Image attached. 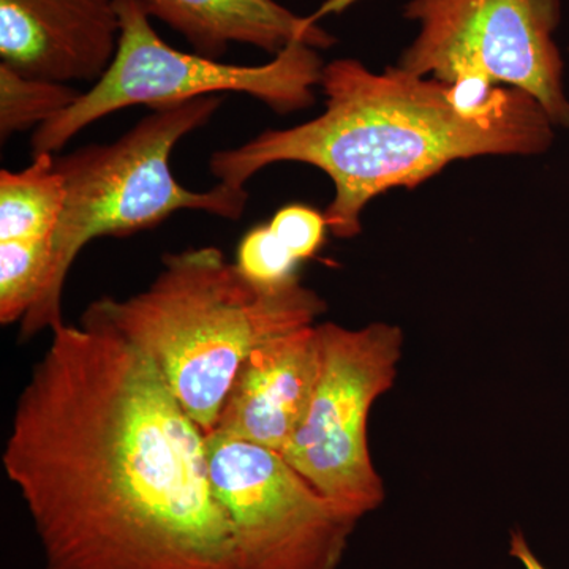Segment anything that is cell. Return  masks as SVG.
I'll list each match as a JSON object with an SVG mask.
<instances>
[{"mask_svg":"<svg viewBox=\"0 0 569 569\" xmlns=\"http://www.w3.org/2000/svg\"><path fill=\"white\" fill-rule=\"evenodd\" d=\"M209 475L236 569H339L362 516L313 488L280 452L211 432Z\"/></svg>","mask_w":569,"mask_h":569,"instance_id":"cell-8","label":"cell"},{"mask_svg":"<svg viewBox=\"0 0 569 569\" xmlns=\"http://www.w3.org/2000/svg\"><path fill=\"white\" fill-rule=\"evenodd\" d=\"M116 7L121 33L111 66L77 102L33 132L32 157L61 151L92 122L138 104L160 110L236 92L288 114L316 102L325 63L309 44H290L263 66H234L164 43L137 0H116Z\"/></svg>","mask_w":569,"mask_h":569,"instance_id":"cell-5","label":"cell"},{"mask_svg":"<svg viewBox=\"0 0 569 569\" xmlns=\"http://www.w3.org/2000/svg\"><path fill=\"white\" fill-rule=\"evenodd\" d=\"M299 261L284 249L269 224H258L247 231L236 253L239 271L263 287H279L298 279Z\"/></svg>","mask_w":569,"mask_h":569,"instance_id":"cell-14","label":"cell"},{"mask_svg":"<svg viewBox=\"0 0 569 569\" xmlns=\"http://www.w3.org/2000/svg\"><path fill=\"white\" fill-rule=\"evenodd\" d=\"M66 201L54 153L33 156L21 171H0V242H52Z\"/></svg>","mask_w":569,"mask_h":569,"instance_id":"cell-12","label":"cell"},{"mask_svg":"<svg viewBox=\"0 0 569 569\" xmlns=\"http://www.w3.org/2000/svg\"><path fill=\"white\" fill-rule=\"evenodd\" d=\"M142 10L170 26L197 54L219 59L231 43L250 44L277 56L293 43L326 50L336 37L310 18L276 0H137Z\"/></svg>","mask_w":569,"mask_h":569,"instance_id":"cell-11","label":"cell"},{"mask_svg":"<svg viewBox=\"0 0 569 569\" xmlns=\"http://www.w3.org/2000/svg\"><path fill=\"white\" fill-rule=\"evenodd\" d=\"M320 366L316 325L258 347L238 370L212 432L282 452L305 421Z\"/></svg>","mask_w":569,"mask_h":569,"instance_id":"cell-10","label":"cell"},{"mask_svg":"<svg viewBox=\"0 0 569 569\" xmlns=\"http://www.w3.org/2000/svg\"><path fill=\"white\" fill-rule=\"evenodd\" d=\"M321 366L305 421L280 455L323 496L359 516L381 507L383 479L370 458L367 422L395 385L402 359L399 326L317 325Z\"/></svg>","mask_w":569,"mask_h":569,"instance_id":"cell-6","label":"cell"},{"mask_svg":"<svg viewBox=\"0 0 569 569\" xmlns=\"http://www.w3.org/2000/svg\"><path fill=\"white\" fill-rule=\"evenodd\" d=\"M509 556L518 560L523 569H548L538 559L537 553L530 548L526 535L520 530L512 531L511 537H509Z\"/></svg>","mask_w":569,"mask_h":569,"instance_id":"cell-16","label":"cell"},{"mask_svg":"<svg viewBox=\"0 0 569 569\" xmlns=\"http://www.w3.org/2000/svg\"><path fill=\"white\" fill-rule=\"evenodd\" d=\"M119 33L116 0H0V63L24 77L93 84Z\"/></svg>","mask_w":569,"mask_h":569,"instance_id":"cell-9","label":"cell"},{"mask_svg":"<svg viewBox=\"0 0 569 569\" xmlns=\"http://www.w3.org/2000/svg\"><path fill=\"white\" fill-rule=\"evenodd\" d=\"M82 92L67 82L24 77L0 63V138L39 129L67 110Z\"/></svg>","mask_w":569,"mask_h":569,"instance_id":"cell-13","label":"cell"},{"mask_svg":"<svg viewBox=\"0 0 569 569\" xmlns=\"http://www.w3.org/2000/svg\"><path fill=\"white\" fill-rule=\"evenodd\" d=\"M419 33L399 69L452 82L485 78L530 93L553 126L569 129L563 62L553 32L560 0H411Z\"/></svg>","mask_w":569,"mask_h":569,"instance_id":"cell-7","label":"cell"},{"mask_svg":"<svg viewBox=\"0 0 569 569\" xmlns=\"http://www.w3.org/2000/svg\"><path fill=\"white\" fill-rule=\"evenodd\" d=\"M269 227L299 263L321 249L329 228L325 213L305 204L284 206L272 217Z\"/></svg>","mask_w":569,"mask_h":569,"instance_id":"cell-15","label":"cell"},{"mask_svg":"<svg viewBox=\"0 0 569 569\" xmlns=\"http://www.w3.org/2000/svg\"><path fill=\"white\" fill-rule=\"evenodd\" d=\"M222 107L219 96L152 110L110 144L56 157L67 187L66 209L52 239L47 290L20 323L22 342L62 323V291L71 266L93 239L123 238L159 227L179 211L238 220L249 204L246 187L219 182L194 192L176 181L171 153Z\"/></svg>","mask_w":569,"mask_h":569,"instance_id":"cell-4","label":"cell"},{"mask_svg":"<svg viewBox=\"0 0 569 569\" xmlns=\"http://www.w3.org/2000/svg\"><path fill=\"white\" fill-rule=\"evenodd\" d=\"M325 312V299L299 277L263 287L222 250L198 247L164 254L162 271L144 291L93 301L81 321L111 329L148 356L208 436L249 355L313 326Z\"/></svg>","mask_w":569,"mask_h":569,"instance_id":"cell-3","label":"cell"},{"mask_svg":"<svg viewBox=\"0 0 569 569\" xmlns=\"http://www.w3.org/2000/svg\"><path fill=\"white\" fill-rule=\"evenodd\" d=\"M40 569H236L206 433L111 329L59 323L2 455Z\"/></svg>","mask_w":569,"mask_h":569,"instance_id":"cell-1","label":"cell"},{"mask_svg":"<svg viewBox=\"0 0 569 569\" xmlns=\"http://www.w3.org/2000/svg\"><path fill=\"white\" fill-rule=\"evenodd\" d=\"M325 112L293 129L266 130L233 149L213 152L209 170L241 187L269 164L317 167L335 183L325 211L339 239L361 233L370 200L396 187L415 189L455 160L531 156L553 141L549 116L520 89L482 114L460 110L448 82L389 67L373 73L355 59L326 63Z\"/></svg>","mask_w":569,"mask_h":569,"instance_id":"cell-2","label":"cell"}]
</instances>
